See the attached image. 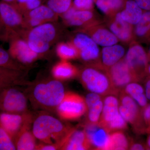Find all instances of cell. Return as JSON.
Listing matches in <instances>:
<instances>
[{
    "mask_svg": "<svg viewBox=\"0 0 150 150\" xmlns=\"http://www.w3.org/2000/svg\"><path fill=\"white\" fill-rule=\"evenodd\" d=\"M72 129L51 115L42 114L33 121L32 131L40 142L54 145L59 149L62 148Z\"/></svg>",
    "mask_w": 150,
    "mask_h": 150,
    "instance_id": "obj_1",
    "label": "cell"
},
{
    "mask_svg": "<svg viewBox=\"0 0 150 150\" xmlns=\"http://www.w3.org/2000/svg\"><path fill=\"white\" fill-rule=\"evenodd\" d=\"M56 22L47 23L18 33L27 42L31 50L39 55L46 54L58 40L60 32Z\"/></svg>",
    "mask_w": 150,
    "mask_h": 150,
    "instance_id": "obj_2",
    "label": "cell"
},
{
    "mask_svg": "<svg viewBox=\"0 0 150 150\" xmlns=\"http://www.w3.org/2000/svg\"><path fill=\"white\" fill-rule=\"evenodd\" d=\"M78 75L83 85L90 92L103 97L109 95L118 96L108 70L101 65L86 66L79 71Z\"/></svg>",
    "mask_w": 150,
    "mask_h": 150,
    "instance_id": "obj_3",
    "label": "cell"
},
{
    "mask_svg": "<svg viewBox=\"0 0 150 150\" xmlns=\"http://www.w3.org/2000/svg\"><path fill=\"white\" fill-rule=\"evenodd\" d=\"M60 81L55 79L36 84L31 94L32 101L41 108L48 110L57 109L66 93Z\"/></svg>",
    "mask_w": 150,
    "mask_h": 150,
    "instance_id": "obj_4",
    "label": "cell"
},
{
    "mask_svg": "<svg viewBox=\"0 0 150 150\" xmlns=\"http://www.w3.org/2000/svg\"><path fill=\"white\" fill-rule=\"evenodd\" d=\"M119 111L136 134H146L143 110L136 101L124 91L118 95Z\"/></svg>",
    "mask_w": 150,
    "mask_h": 150,
    "instance_id": "obj_5",
    "label": "cell"
},
{
    "mask_svg": "<svg viewBox=\"0 0 150 150\" xmlns=\"http://www.w3.org/2000/svg\"><path fill=\"white\" fill-rule=\"evenodd\" d=\"M76 32V34L72 38L69 42L77 50L79 59L85 63L86 66L101 65L98 45L86 33Z\"/></svg>",
    "mask_w": 150,
    "mask_h": 150,
    "instance_id": "obj_6",
    "label": "cell"
},
{
    "mask_svg": "<svg viewBox=\"0 0 150 150\" xmlns=\"http://www.w3.org/2000/svg\"><path fill=\"white\" fill-rule=\"evenodd\" d=\"M124 58L138 82H144L148 76L149 61L147 54L140 43L133 40Z\"/></svg>",
    "mask_w": 150,
    "mask_h": 150,
    "instance_id": "obj_7",
    "label": "cell"
},
{
    "mask_svg": "<svg viewBox=\"0 0 150 150\" xmlns=\"http://www.w3.org/2000/svg\"><path fill=\"white\" fill-rule=\"evenodd\" d=\"M9 43L8 52L12 58L23 65L35 62L40 55L31 50L27 42L18 33L13 32L4 37Z\"/></svg>",
    "mask_w": 150,
    "mask_h": 150,
    "instance_id": "obj_8",
    "label": "cell"
},
{
    "mask_svg": "<svg viewBox=\"0 0 150 150\" xmlns=\"http://www.w3.org/2000/svg\"><path fill=\"white\" fill-rule=\"evenodd\" d=\"M56 110L62 119L76 120L87 112V107L83 97L74 93L67 92Z\"/></svg>",
    "mask_w": 150,
    "mask_h": 150,
    "instance_id": "obj_9",
    "label": "cell"
},
{
    "mask_svg": "<svg viewBox=\"0 0 150 150\" xmlns=\"http://www.w3.org/2000/svg\"><path fill=\"white\" fill-rule=\"evenodd\" d=\"M1 25L5 28V33L15 32L18 33L25 29L24 18L14 6L1 1L0 3Z\"/></svg>",
    "mask_w": 150,
    "mask_h": 150,
    "instance_id": "obj_10",
    "label": "cell"
},
{
    "mask_svg": "<svg viewBox=\"0 0 150 150\" xmlns=\"http://www.w3.org/2000/svg\"><path fill=\"white\" fill-rule=\"evenodd\" d=\"M1 108L3 112L23 114L27 111V98L17 89H4L1 94Z\"/></svg>",
    "mask_w": 150,
    "mask_h": 150,
    "instance_id": "obj_11",
    "label": "cell"
},
{
    "mask_svg": "<svg viewBox=\"0 0 150 150\" xmlns=\"http://www.w3.org/2000/svg\"><path fill=\"white\" fill-rule=\"evenodd\" d=\"M108 71L118 95L128 84L138 82L124 57L109 68Z\"/></svg>",
    "mask_w": 150,
    "mask_h": 150,
    "instance_id": "obj_12",
    "label": "cell"
},
{
    "mask_svg": "<svg viewBox=\"0 0 150 150\" xmlns=\"http://www.w3.org/2000/svg\"><path fill=\"white\" fill-rule=\"evenodd\" d=\"M62 20L67 26L84 28L102 23L93 10H78L71 7L62 16Z\"/></svg>",
    "mask_w": 150,
    "mask_h": 150,
    "instance_id": "obj_13",
    "label": "cell"
},
{
    "mask_svg": "<svg viewBox=\"0 0 150 150\" xmlns=\"http://www.w3.org/2000/svg\"><path fill=\"white\" fill-rule=\"evenodd\" d=\"M106 18V26L119 41L126 44H130L134 40L133 25L122 18L120 12Z\"/></svg>",
    "mask_w": 150,
    "mask_h": 150,
    "instance_id": "obj_14",
    "label": "cell"
},
{
    "mask_svg": "<svg viewBox=\"0 0 150 150\" xmlns=\"http://www.w3.org/2000/svg\"><path fill=\"white\" fill-rule=\"evenodd\" d=\"M0 122L1 127L13 140L25 125L31 123V115L27 112L18 114L3 112L0 115Z\"/></svg>",
    "mask_w": 150,
    "mask_h": 150,
    "instance_id": "obj_15",
    "label": "cell"
},
{
    "mask_svg": "<svg viewBox=\"0 0 150 150\" xmlns=\"http://www.w3.org/2000/svg\"><path fill=\"white\" fill-rule=\"evenodd\" d=\"M23 16L26 29H30L47 23L56 22L59 17L46 5H41Z\"/></svg>",
    "mask_w": 150,
    "mask_h": 150,
    "instance_id": "obj_16",
    "label": "cell"
},
{
    "mask_svg": "<svg viewBox=\"0 0 150 150\" xmlns=\"http://www.w3.org/2000/svg\"><path fill=\"white\" fill-rule=\"evenodd\" d=\"M76 32L86 33L98 46L103 47L117 44L119 41L110 30L102 24V23L77 29Z\"/></svg>",
    "mask_w": 150,
    "mask_h": 150,
    "instance_id": "obj_17",
    "label": "cell"
},
{
    "mask_svg": "<svg viewBox=\"0 0 150 150\" xmlns=\"http://www.w3.org/2000/svg\"><path fill=\"white\" fill-rule=\"evenodd\" d=\"M83 128L91 145V149H106L110 134L106 129L100 126L99 123H86Z\"/></svg>",
    "mask_w": 150,
    "mask_h": 150,
    "instance_id": "obj_18",
    "label": "cell"
},
{
    "mask_svg": "<svg viewBox=\"0 0 150 150\" xmlns=\"http://www.w3.org/2000/svg\"><path fill=\"white\" fill-rule=\"evenodd\" d=\"M119 100L118 96L109 95L103 98V107L99 121L100 126L106 129L111 122L120 115L119 111Z\"/></svg>",
    "mask_w": 150,
    "mask_h": 150,
    "instance_id": "obj_19",
    "label": "cell"
},
{
    "mask_svg": "<svg viewBox=\"0 0 150 150\" xmlns=\"http://www.w3.org/2000/svg\"><path fill=\"white\" fill-rule=\"evenodd\" d=\"M91 149L84 128L83 129L73 128L61 149L84 150Z\"/></svg>",
    "mask_w": 150,
    "mask_h": 150,
    "instance_id": "obj_20",
    "label": "cell"
},
{
    "mask_svg": "<svg viewBox=\"0 0 150 150\" xmlns=\"http://www.w3.org/2000/svg\"><path fill=\"white\" fill-rule=\"evenodd\" d=\"M126 50L122 45L118 43L104 47L100 52V62L103 67L108 70L113 65L123 59Z\"/></svg>",
    "mask_w": 150,
    "mask_h": 150,
    "instance_id": "obj_21",
    "label": "cell"
},
{
    "mask_svg": "<svg viewBox=\"0 0 150 150\" xmlns=\"http://www.w3.org/2000/svg\"><path fill=\"white\" fill-rule=\"evenodd\" d=\"M134 40L150 43V11H144L141 20L134 28Z\"/></svg>",
    "mask_w": 150,
    "mask_h": 150,
    "instance_id": "obj_22",
    "label": "cell"
},
{
    "mask_svg": "<svg viewBox=\"0 0 150 150\" xmlns=\"http://www.w3.org/2000/svg\"><path fill=\"white\" fill-rule=\"evenodd\" d=\"M144 11L134 0H125L124 8L120 12L122 18L133 26L141 20Z\"/></svg>",
    "mask_w": 150,
    "mask_h": 150,
    "instance_id": "obj_23",
    "label": "cell"
},
{
    "mask_svg": "<svg viewBox=\"0 0 150 150\" xmlns=\"http://www.w3.org/2000/svg\"><path fill=\"white\" fill-rule=\"evenodd\" d=\"M30 123H28L23 128L15 138L16 149L18 150H36L37 145L35 137L32 131L30 130Z\"/></svg>",
    "mask_w": 150,
    "mask_h": 150,
    "instance_id": "obj_24",
    "label": "cell"
},
{
    "mask_svg": "<svg viewBox=\"0 0 150 150\" xmlns=\"http://www.w3.org/2000/svg\"><path fill=\"white\" fill-rule=\"evenodd\" d=\"M78 69L68 61L61 60L52 69L54 77L59 81L66 80L75 77L79 74Z\"/></svg>",
    "mask_w": 150,
    "mask_h": 150,
    "instance_id": "obj_25",
    "label": "cell"
},
{
    "mask_svg": "<svg viewBox=\"0 0 150 150\" xmlns=\"http://www.w3.org/2000/svg\"><path fill=\"white\" fill-rule=\"evenodd\" d=\"M97 7L106 17L118 13L124 8L125 0H94Z\"/></svg>",
    "mask_w": 150,
    "mask_h": 150,
    "instance_id": "obj_26",
    "label": "cell"
},
{
    "mask_svg": "<svg viewBox=\"0 0 150 150\" xmlns=\"http://www.w3.org/2000/svg\"><path fill=\"white\" fill-rule=\"evenodd\" d=\"M123 90L136 101L142 110L148 104L145 89L139 83L132 82L128 84Z\"/></svg>",
    "mask_w": 150,
    "mask_h": 150,
    "instance_id": "obj_27",
    "label": "cell"
},
{
    "mask_svg": "<svg viewBox=\"0 0 150 150\" xmlns=\"http://www.w3.org/2000/svg\"><path fill=\"white\" fill-rule=\"evenodd\" d=\"M131 139H129L123 131L110 133L106 150H129Z\"/></svg>",
    "mask_w": 150,
    "mask_h": 150,
    "instance_id": "obj_28",
    "label": "cell"
},
{
    "mask_svg": "<svg viewBox=\"0 0 150 150\" xmlns=\"http://www.w3.org/2000/svg\"><path fill=\"white\" fill-rule=\"evenodd\" d=\"M56 53L62 60L69 61L79 59L77 50L70 42L59 43L56 46Z\"/></svg>",
    "mask_w": 150,
    "mask_h": 150,
    "instance_id": "obj_29",
    "label": "cell"
},
{
    "mask_svg": "<svg viewBox=\"0 0 150 150\" xmlns=\"http://www.w3.org/2000/svg\"><path fill=\"white\" fill-rule=\"evenodd\" d=\"M0 66L6 69L22 71L25 68L24 65L12 58L8 51H6L2 47L0 48Z\"/></svg>",
    "mask_w": 150,
    "mask_h": 150,
    "instance_id": "obj_30",
    "label": "cell"
},
{
    "mask_svg": "<svg viewBox=\"0 0 150 150\" xmlns=\"http://www.w3.org/2000/svg\"><path fill=\"white\" fill-rule=\"evenodd\" d=\"M103 107V98L87 108V119L86 123L91 124L99 123Z\"/></svg>",
    "mask_w": 150,
    "mask_h": 150,
    "instance_id": "obj_31",
    "label": "cell"
},
{
    "mask_svg": "<svg viewBox=\"0 0 150 150\" xmlns=\"http://www.w3.org/2000/svg\"><path fill=\"white\" fill-rule=\"evenodd\" d=\"M72 0H46V5L61 16L72 6Z\"/></svg>",
    "mask_w": 150,
    "mask_h": 150,
    "instance_id": "obj_32",
    "label": "cell"
},
{
    "mask_svg": "<svg viewBox=\"0 0 150 150\" xmlns=\"http://www.w3.org/2000/svg\"><path fill=\"white\" fill-rule=\"evenodd\" d=\"M42 0H33L23 3L11 4L23 15V16L35 9L41 5Z\"/></svg>",
    "mask_w": 150,
    "mask_h": 150,
    "instance_id": "obj_33",
    "label": "cell"
},
{
    "mask_svg": "<svg viewBox=\"0 0 150 150\" xmlns=\"http://www.w3.org/2000/svg\"><path fill=\"white\" fill-rule=\"evenodd\" d=\"M11 137L3 128H0V150L16 149L15 144Z\"/></svg>",
    "mask_w": 150,
    "mask_h": 150,
    "instance_id": "obj_34",
    "label": "cell"
},
{
    "mask_svg": "<svg viewBox=\"0 0 150 150\" xmlns=\"http://www.w3.org/2000/svg\"><path fill=\"white\" fill-rule=\"evenodd\" d=\"M94 0H74L73 6L78 10H93Z\"/></svg>",
    "mask_w": 150,
    "mask_h": 150,
    "instance_id": "obj_35",
    "label": "cell"
},
{
    "mask_svg": "<svg viewBox=\"0 0 150 150\" xmlns=\"http://www.w3.org/2000/svg\"><path fill=\"white\" fill-rule=\"evenodd\" d=\"M143 116L146 125V134L150 133V103H148L147 106L143 110Z\"/></svg>",
    "mask_w": 150,
    "mask_h": 150,
    "instance_id": "obj_36",
    "label": "cell"
},
{
    "mask_svg": "<svg viewBox=\"0 0 150 150\" xmlns=\"http://www.w3.org/2000/svg\"><path fill=\"white\" fill-rule=\"evenodd\" d=\"M129 150H147L146 145V144L141 142H137L131 139Z\"/></svg>",
    "mask_w": 150,
    "mask_h": 150,
    "instance_id": "obj_37",
    "label": "cell"
},
{
    "mask_svg": "<svg viewBox=\"0 0 150 150\" xmlns=\"http://www.w3.org/2000/svg\"><path fill=\"white\" fill-rule=\"evenodd\" d=\"M144 11H150V0H134Z\"/></svg>",
    "mask_w": 150,
    "mask_h": 150,
    "instance_id": "obj_38",
    "label": "cell"
},
{
    "mask_svg": "<svg viewBox=\"0 0 150 150\" xmlns=\"http://www.w3.org/2000/svg\"><path fill=\"white\" fill-rule=\"evenodd\" d=\"M145 91L148 100H150V76H148L144 81Z\"/></svg>",
    "mask_w": 150,
    "mask_h": 150,
    "instance_id": "obj_39",
    "label": "cell"
},
{
    "mask_svg": "<svg viewBox=\"0 0 150 150\" xmlns=\"http://www.w3.org/2000/svg\"><path fill=\"white\" fill-rule=\"evenodd\" d=\"M148 135L149 136H148L147 139L146 145L147 150H150V133L148 134Z\"/></svg>",
    "mask_w": 150,
    "mask_h": 150,
    "instance_id": "obj_40",
    "label": "cell"
},
{
    "mask_svg": "<svg viewBox=\"0 0 150 150\" xmlns=\"http://www.w3.org/2000/svg\"><path fill=\"white\" fill-rule=\"evenodd\" d=\"M16 0H2L3 1L8 3L10 4H13L16 2Z\"/></svg>",
    "mask_w": 150,
    "mask_h": 150,
    "instance_id": "obj_41",
    "label": "cell"
},
{
    "mask_svg": "<svg viewBox=\"0 0 150 150\" xmlns=\"http://www.w3.org/2000/svg\"><path fill=\"white\" fill-rule=\"evenodd\" d=\"M33 1V0H16V3H23L29 1Z\"/></svg>",
    "mask_w": 150,
    "mask_h": 150,
    "instance_id": "obj_42",
    "label": "cell"
},
{
    "mask_svg": "<svg viewBox=\"0 0 150 150\" xmlns=\"http://www.w3.org/2000/svg\"><path fill=\"white\" fill-rule=\"evenodd\" d=\"M147 74L148 76H150V63L149 64L148 67Z\"/></svg>",
    "mask_w": 150,
    "mask_h": 150,
    "instance_id": "obj_43",
    "label": "cell"
},
{
    "mask_svg": "<svg viewBox=\"0 0 150 150\" xmlns=\"http://www.w3.org/2000/svg\"><path fill=\"white\" fill-rule=\"evenodd\" d=\"M148 59H149V63H150V48L149 50V52L147 53Z\"/></svg>",
    "mask_w": 150,
    "mask_h": 150,
    "instance_id": "obj_44",
    "label": "cell"
}]
</instances>
